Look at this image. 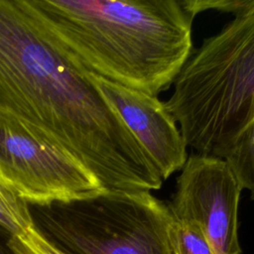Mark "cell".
<instances>
[{
	"label": "cell",
	"instance_id": "obj_1",
	"mask_svg": "<svg viewBox=\"0 0 254 254\" xmlns=\"http://www.w3.org/2000/svg\"><path fill=\"white\" fill-rule=\"evenodd\" d=\"M0 126L76 157L109 190L161 189L148 154L28 0H0Z\"/></svg>",
	"mask_w": 254,
	"mask_h": 254
},
{
	"label": "cell",
	"instance_id": "obj_2",
	"mask_svg": "<svg viewBox=\"0 0 254 254\" xmlns=\"http://www.w3.org/2000/svg\"><path fill=\"white\" fill-rule=\"evenodd\" d=\"M48 30L88 70L158 96L192 48L186 0H28Z\"/></svg>",
	"mask_w": 254,
	"mask_h": 254
},
{
	"label": "cell",
	"instance_id": "obj_3",
	"mask_svg": "<svg viewBox=\"0 0 254 254\" xmlns=\"http://www.w3.org/2000/svg\"><path fill=\"white\" fill-rule=\"evenodd\" d=\"M165 106L193 153L224 157L254 118V9L192 50Z\"/></svg>",
	"mask_w": 254,
	"mask_h": 254
},
{
	"label": "cell",
	"instance_id": "obj_4",
	"mask_svg": "<svg viewBox=\"0 0 254 254\" xmlns=\"http://www.w3.org/2000/svg\"><path fill=\"white\" fill-rule=\"evenodd\" d=\"M68 254H180L169 204L146 190H109L79 202Z\"/></svg>",
	"mask_w": 254,
	"mask_h": 254
},
{
	"label": "cell",
	"instance_id": "obj_5",
	"mask_svg": "<svg viewBox=\"0 0 254 254\" xmlns=\"http://www.w3.org/2000/svg\"><path fill=\"white\" fill-rule=\"evenodd\" d=\"M0 179L26 202L77 203L100 194L97 178L68 151L0 126Z\"/></svg>",
	"mask_w": 254,
	"mask_h": 254
},
{
	"label": "cell",
	"instance_id": "obj_6",
	"mask_svg": "<svg viewBox=\"0 0 254 254\" xmlns=\"http://www.w3.org/2000/svg\"><path fill=\"white\" fill-rule=\"evenodd\" d=\"M241 191L224 159L191 153L168 204L177 220L198 226L212 254H240L237 218Z\"/></svg>",
	"mask_w": 254,
	"mask_h": 254
},
{
	"label": "cell",
	"instance_id": "obj_7",
	"mask_svg": "<svg viewBox=\"0 0 254 254\" xmlns=\"http://www.w3.org/2000/svg\"><path fill=\"white\" fill-rule=\"evenodd\" d=\"M90 82L144 148L165 182L189 157L178 123L158 96L126 87L87 70Z\"/></svg>",
	"mask_w": 254,
	"mask_h": 254
},
{
	"label": "cell",
	"instance_id": "obj_8",
	"mask_svg": "<svg viewBox=\"0 0 254 254\" xmlns=\"http://www.w3.org/2000/svg\"><path fill=\"white\" fill-rule=\"evenodd\" d=\"M223 159L241 190H248L254 200V118L240 132Z\"/></svg>",
	"mask_w": 254,
	"mask_h": 254
},
{
	"label": "cell",
	"instance_id": "obj_9",
	"mask_svg": "<svg viewBox=\"0 0 254 254\" xmlns=\"http://www.w3.org/2000/svg\"><path fill=\"white\" fill-rule=\"evenodd\" d=\"M34 225L27 202L0 179V227L16 236Z\"/></svg>",
	"mask_w": 254,
	"mask_h": 254
},
{
	"label": "cell",
	"instance_id": "obj_10",
	"mask_svg": "<svg viewBox=\"0 0 254 254\" xmlns=\"http://www.w3.org/2000/svg\"><path fill=\"white\" fill-rule=\"evenodd\" d=\"M176 221L180 254H212L210 245L198 226L177 219Z\"/></svg>",
	"mask_w": 254,
	"mask_h": 254
},
{
	"label": "cell",
	"instance_id": "obj_11",
	"mask_svg": "<svg viewBox=\"0 0 254 254\" xmlns=\"http://www.w3.org/2000/svg\"><path fill=\"white\" fill-rule=\"evenodd\" d=\"M186 3L195 16L201 12L213 10L236 17L254 9V0H186Z\"/></svg>",
	"mask_w": 254,
	"mask_h": 254
},
{
	"label": "cell",
	"instance_id": "obj_12",
	"mask_svg": "<svg viewBox=\"0 0 254 254\" xmlns=\"http://www.w3.org/2000/svg\"><path fill=\"white\" fill-rule=\"evenodd\" d=\"M0 254H3V253H2V252H1V251H0Z\"/></svg>",
	"mask_w": 254,
	"mask_h": 254
}]
</instances>
